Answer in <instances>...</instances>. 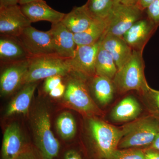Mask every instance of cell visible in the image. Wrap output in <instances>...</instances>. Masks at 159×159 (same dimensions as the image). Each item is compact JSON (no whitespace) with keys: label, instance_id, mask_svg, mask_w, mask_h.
Returning <instances> with one entry per match:
<instances>
[{"label":"cell","instance_id":"obj_37","mask_svg":"<svg viewBox=\"0 0 159 159\" xmlns=\"http://www.w3.org/2000/svg\"><path fill=\"white\" fill-rule=\"evenodd\" d=\"M120 2L126 5H136L138 0H119Z\"/></svg>","mask_w":159,"mask_h":159},{"label":"cell","instance_id":"obj_20","mask_svg":"<svg viewBox=\"0 0 159 159\" xmlns=\"http://www.w3.org/2000/svg\"><path fill=\"white\" fill-rule=\"evenodd\" d=\"M25 84L9 103L6 109V115L7 116L15 114L28 113L31 100L37 86V82Z\"/></svg>","mask_w":159,"mask_h":159},{"label":"cell","instance_id":"obj_27","mask_svg":"<svg viewBox=\"0 0 159 159\" xmlns=\"http://www.w3.org/2000/svg\"><path fill=\"white\" fill-rule=\"evenodd\" d=\"M110 159H145L144 151L139 148L118 149Z\"/></svg>","mask_w":159,"mask_h":159},{"label":"cell","instance_id":"obj_35","mask_svg":"<svg viewBox=\"0 0 159 159\" xmlns=\"http://www.w3.org/2000/svg\"><path fill=\"white\" fill-rule=\"evenodd\" d=\"M19 0H0V7L18 5Z\"/></svg>","mask_w":159,"mask_h":159},{"label":"cell","instance_id":"obj_5","mask_svg":"<svg viewBox=\"0 0 159 159\" xmlns=\"http://www.w3.org/2000/svg\"><path fill=\"white\" fill-rule=\"evenodd\" d=\"M73 76L67 80L64 99L66 103L88 116L102 115V112L94 102L89 92L86 78L71 72Z\"/></svg>","mask_w":159,"mask_h":159},{"label":"cell","instance_id":"obj_26","mask_svg":"<svg viewBox=\"0 0 159 159\" xmlns=\"http://www.w3.org/2000/svg\"><path fill=\"white\" fill-rule=\"evenodd\" d=\"M141 95L150 115L159 118V90L149 87L148 90Z\"/></svg>","mask_w":159,"mask_h":159},{"label":"cell","instance_id":"obj_12","mask_svg":"<svg viewBox=\"0 0 159 159\" xmlns=\"http://www.w3.org/2000/svg\"><path fill=\"white\" fill-rule=\"evenodd\" d=\"M49 30L52 35L56 55L66 59L74 57L77 47L74 33L61 22L52 24Z\"/></svg>","mask_w":159,"mask_h":159},{"label":"cell","instance_id":"obj_28","mask_svg":"<svg viewBox=\"0 0 159 159\" xmlns=\"http://www.w3.org/2000/svg\"><path fill=\"white\" fill-rule=\"evenodd\" d=\"M147 18L155 25L159 26V0H154L147 7Z\"/></svg>","mask_w":159,"mask_h":159},{"label":"cell","instance_id":"obj_4","mask_svg":"<svg viewBox=\"0 0 159 159\" xmlns=\"http://www.w3.org/2000/svg\"><path fill=\"white\" fill-rule=\"evenodd\" d=\"M89 127L98 157L101 159H110L118 149L123 136L122 129L95 118L89 119Z\"/></svg>","mask_w":159,"mask_h":159},{"label":"cell","instance_id":"obj_21","mask_svg":"<svg viewBox=\"0 0 159 159\" xmlns=\"http://www.w3.org/2000/svg\"><path fill=\"white\" fill-rule=\"evenodd\" d=\"M106 19H96L85 31L74 34L77 46L87 45L95 43L104 37L107 28Z\"/></svg>","mask_w":159,"mask_h":159},{"label":"cell","instance_id":"obj_19","mask_svg":"<svg viewBox=\"0 0 159 159\" xmlns=\"http://www.w3.org/2000/svg\"><path fill=\"white\" fill-rule=\"evenodd\" d=\"M142 111V107L138 100L134 97L128 96L114 107L110 118L115 122H132L138 119Z\"/></svg>","mask_w":159,"mask_h":159},{"label":"cell","instance_id":"obj_16","mask_svg":"<svg viewBox=\"0 0 159 159\" xmlns=\"http://www.w3.org/2000/svg\"><path fill=\"white\" fill-rule=\"evenodd\" d=\"M29 54L17 38L1 35L0 59L5 64L13 63L30 58Z\"/></svg>","mask_w":159,"mask_h":159},{"label":"cell","instance_id":"obj_32","mask_svg":"<svg viewBox=\"0 0 159 159\" xmlns=\"http://www.w3.org/2000/svg\"><path fill=\"white\" fill-rule=\"evenodd\" d=\"M145 159H159V151L148 148L144 151Z\"/></svg>","mask_w":159,"mask_h":159},{"label":"cell","instance_id":"obj_9","mask_svg":"<svg viewBox=\"0 0 159 159\" xmlns=\"http://www.w3.org/2000/svg\"><path fill=\"white\" fill-rule=\"evenodd\" d=\"M102 39L92 44L77 46L74 57L67 59L72 72L86 78L96 75V58Z\"/></svg>","mask_w":159,"mask_h":159},{"label":"cell","instance_id":"obj_25","mask_svg":"<svg viewBox=\"0 0 159 159\" xmlns=\"http://www.w3.org/2000/svg\"><path fill=\"white\" fill-rule=\"evenodd\" d=\"M56 127L60 136L64 140H70L74 138L77 130L75 119L67 112L60 115L56 122Z\"/></svg>","mask_w":159,"mask_h":159},{"label":"cell","instance_id":"obj_38","mask_svg":"<svg viewBox=\"0 0 159 159\" xmlns=\"http://www.w3.org/2000/svg\"><path fill=\"white\" fill-rule=\"evenodd\" d=\"M38 1V0H19V4L20 5H24V4L31 2H34V1Z\"/></svg>","mask_w":159,"mask_h":159},{"label":"cell","instance_id":"obj_22","mask_svg":"<svg viewBox=\"0 0 159 159\" xmlns=\"http://www.w3.org/2000/svg\"><path fill=\"white\" fill-rule=\"evenodd\" d=\"M92 78V88L97 101L102 105L109 104L116 89L113 80L97 75Z\"/></svg>","mask_w":159,"mask_h":159},{"label":"cell","instance_id":"obj_23","mask_svg":"<svg viewBox=\"0 0 159 159\" xmlns=\"http://www.w3.org/2000/svg\"><path fill=\"white\" fill-rule=\"evenodd\" d=\"M118 70L112 56L101 44L96 58V75L108 77L113 80Z\"/></svg>","mask_w":159,"mask_h":159},{"label":"cell","instance_id":"obj_17","mask_svg":"<svg viewBox=\"0 0 159 159\" xmlns=\"http://www.w3.org/2000/svg\"><path fill=\"white\" fill-rule=\"evenodd\" d=\"M101 44L112 56L118 70L128 61L133 51L123 38L111 34H106Z\"/></svg>","mask_w":159,"mask_h":159},{"label":"cell","instance_id":"obj_14","mask_svg":"<svg viewBox=\"0 0 159 159\" xmlns=\"http://www.w3.org/2000/svg\"><path fill=\"white\" fill-rule=\"evenodd\" d=\"M23 13L31 23L47 21L51 24L60 22L65 13L53 9L44 0H38L20 5Z\"/></svg>","mask_w":159,"mask_h":159},{"label":"cell","instance_id":"obj_1","mask_svg":"<svg viewBox=\"0 0 159 159\" xmlns=\"http://www.w3.org/2000/svg\"><path fill=\"white\" fill-rule=\"evenodd\" d=\"M118 149L149 148L159 133V118L149 115L137 119L122 128Z\"/></svg>","mask_w":159,"mask_h":159},{"label":"cell","instance_id":"obj_34","mask_svg":"<svg viewBox=\"0 0 159 159\" xmlns=\"http://www.w3.org/2000/svg\"><path fill=\"white\" fill-rule=\"evenodd\" d=\"M154 1V0H138L136 5L140 10L143 11Z\"/></svg>","mask_w":159,"mask_h":159},{"label":"cell","instance_id":"obj_8","mask_svg":"<svg viewBox=\"0 0 159 159\" xmlns=\"http://www.w3.org/2000/svg\"><path fill=\"white\" fill-rule=\"evenodd\" d=\"M17 38L31 57L56 55L50 30L39 31L30 25Z\"/></svg>","mask_w":159,"mask_h":159},{"label":"cell","instance_id":"obj_15","mask_svg":"<svg viewBox=\"0 0 159 159\" xmlns=\"http://www.w3.org/2000/svg\"><path fill=\"white\" fill-rule=\"evenodd\" d=\"M30 145L25 142L19 126L13 123L6 128L2 144V159H15Z\"/></svg>","mask_w":159,"mask_h":159},{"label":"cell","instance_id":"obj_11","mask_svg":"<svg viewBox=\"0 0 159 159\" xmlns=\"http://www.w3.org/2000/svg\"><path fill=\"white\" fill-rule=\"evenodd\" d=\"M30 58L19 62L8 64L0 77V91L2 97L15 92L24 81L29 69Z\"/></svg>","mask_w":159,"mask_h":159},{"label":"cell","instance_id":"obj_33","mask_svg":"<svg viewBox=\"0 0 159 159\" xmlns=\"http://www.w3.org/2000/svg\"><path fill=\"white\" fill-rule=\"evenodd\" d=\"M64 159H82L81 156L77 151L71 149L66 152Z\"/></svg>","mask_w":159,"mask_h":159},{"label":"cell","instance_id":"obj_18","mask_svg":"<svg viewBox=\"0 0 159 159\" xmlns=\"http://www.w3.org/2000/svg\"><path fill=\"white\" fill-rule=\"evenodd\" d=\"M96 19L83 5L74 7L70 12L65 14L61 22L74 34L85 31Z\"/></svg>","mask_w":159,"mask_h":159},{"label":"cell","instance_id":"obj_2","mask_svg":"<svg viewBox=\"0 0 159 159\" xmlns=\"http://www.w3.org/2000/svg\"><path fill=\"white\" fill-rule=\"evenodd\" d=\"M143 52L133 51L128 61L118 70L113 79L116 89L121 93L135 90L142 94L149 86L145 79Z\"/></svg>","mask_w":159,"mask_h":159},{"label":"cell","instance_id":"obj_3","mask_svg":"<svg viewBox=\"0 0 159 159\" xmlns=\"http://www.w3.org/2000/svg\"><path fill=\"white\" fill-rule=\"evenodd\" d=\"M34 143L41 159H54L60 150V143L51 129L50 115L43 108L38 110L31 119Z\"/></svg>","mask_w":159,"mask_h":159},{"label":"cell","instance_id":"obj_6","mask_svg":"<svg viewBox=\"0 0 159 159\" xmlns=\"http://www.w3.org/2000/svg\"><path fill=\"white\" fill-rule=\"evenodd\" d=\"M72 72L67 59L56 55H44L30 58L24 84L37 82L51 76H66Z\"/></svg>","mask_w":159,"mask_h":159},{"label":"cell","instance_id":"obj_30","mask_svg":"<svg viewBox=\"0 0 159 159\" xmlns=\"http://www.w3.org/2000/svg\"><path fill=\"white\" fill-rule=\"evenodd\" d=\"M15 159H41V158L37 156L36 154L34 152V149L31 146H30L19 155Z\"/></svg>","mask_w":159,"mask_h":159},{"label":"cell","instance_id":"obj_29","mask_svg":"<svg viewBox=\"0 0 159 159\" xmlns=\"http://www.w3.org/2000/svg\"><path fill=\"white\" fill-rule=\"evenodd\" d=\"M62 76L60 75H56L46 78L44 83V91L49 93L52 90L55 88L62 82Z\"/></svg>","mask_w":159,"mask_h":159},{"label":"cell","instance_id":"obj_24","mask_svg":"<svg viewBox=\"0 0 159 159\" xmlns=\"http://www.w3.org/2000/svg\"><path fill=\"white\" fill-rule=\"evenodd\" d=\"M114 2L115 0H88L84 6L93 17L104 20L110 14Z\"/></svg>","mask_w":159,"mask_h":159},{"label":"cell","instance_id":"obj_13","mask_svg":"<svg viewBox=\"0 0 159 159\" xmlns=\"http://www.w3.org/2000/svg\"><path fill=\"white\" fill-rule=\"evenodd\" d=\"M157 28L147 18H142L135 23L122 38L133 51L143 52L145 45Z\"/></svg>","mask_w":159,"mask_h":159},{"label":"cell","instance_id":"obj_36","mask_svg":"<svg viewBox=\"0 0 159 159\" xmlns=\"http://www.w3.org/2000/svg\"><path fill=\"white\" fill-rule=\"evenodd\" d=\"M148 148H152V149H155V150L159 151V133L157 135L155 139L152 142V144Z\"/></svg>","mask_w":159,"mask_h":159},{"label":"cell","instance_id":"obj_31","mask_svg":"<svg viewBox=\"0 0 159 159\" xmlns=\"http://www.w3.org/2000/svg\"><path fill=\"white\" fill-rule=\"evenodd\" d=\"M66 85L61 82L55 88L53 89L49 93V95L51 97L58 98L62 97L65 93Z\"/></svg>","mask_w":159,"mask_h":159},{"label":"cell","instance_id":"obj_10","mask_svg":"<svg viewBox=\"0 0 159 159\" xmlns=\"http://www.w3.org/2000/svg\"><path fill=\"white\" fill-rule=\"evenodd\" d=\"M31 24L23 13L20 5L0 7L1 35L18 37Z\"/></svg>","mask_w":159,"mask_h":159},{"label":"cell","instance_id":"obj_7","mask_svg":"<svg viewBox=\"0 0 159 159\" xmlns=\"http://www.w3.org/2000/svg\"><path fill=\"white\" fill-rule=\"evenodd\" d=\"M142 12L136 5H125L119 0H115L112 10L107 18L105 34L122 37L135 23L142 19Z\"/></svg>","mask_w":159,"mask_h":159}]
</instances>
